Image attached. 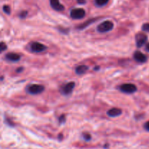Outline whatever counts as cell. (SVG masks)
<instances>
[{"label": "cell", "instance_id": "cell-6", "mask_svg": "<svg viewBox=\"0 0 149 149\" xmlns=\"http://www.w3.org/2000/svg\"><path fill=\"white\" fill-rule=\"evenodd\" d=\"M74 87H75V83L74 81H71V82L67 83L66 84L63 86V87L61 88V93L62 94L65 95H70L72 92V90H74Z\"/></svg>", "mask_w": 149, "mask_h": 149}, {"label": "cell", "instance_id": "cell-22", "mask_svg": "<svg viewBox=\"0 0 149 149\" xmlns=\"http://www.w3.org/2000/svg\"><path fill=\"white\" fill-rule=\"evenodd\" d=\"M77 2L80 4H84L86 3V0H77Z\"/></svg>", "mask_w": 149, "mask_h": 149}, {"label": "cell", "instance_id": "cell-16", "mask_svg": "<svg viewBox=\"0 0 149 149\" xmlns=\"http://www.w3.org/2000/svg\"><path fill=\"white\" fill-rule=\"evenodd\" d=\"M82 136H83V138H84L86 141H89L91 140V135H90V134L87 133V132H84V133H83Z\"/></svg>", "mask_w": 149, "mask_h": 149}, {"label": "cell", "instance_id": "cell-4", "mask_svg": "<svg viewBox=\"0 0 149 149\" xmlns=\"http://www.w3.org/2000/svg\"><path fill=\"white\" fill-rule=\"evenodd\" d=\"M138 88L136 86L133 84H124L120 86V90L122 93H128V94H132L135 93Z\"/></svg>", "mask_w": 149, "mask_h": 149}, {"label": "cell", "instance_id": "cell-7", "mask_svg": "<svg viewBox=\"0 0 149 149\" xmlns=\"http://www.w3.org/2000/svg\"><path fill=\"white\" fill-rule=\"evenodd\" d=\"M31 49L33 52H42L47 49L46 46L39 42H33L31 45Z\"/></svg>", "mask_w": 149, "mask_h": 149}, {"label": "cell", "instance_id": "cell-12", "mask_svg": "<svg viewBox=\"0 0 149 149\" xmlns=\"http://www.w3.org/2000/svg\"><path fill=\"white\" fill-rule=\"evenodd\" d=\"M88 70V66L85 65H79L76 68V73H77L78 75H81V74H84V73H86V71Z\"/></svg>", "mask_w": 149, "mask_h": 149}, {"label": "cell", "instance_id": "cell-21", "mask_svg": "<svg viewBox=\"0 0 149 149\" xmlns=\"http://www.w3.org/2000/svg\"><path fill=\"white\" fill-rule=\"evenodd\" d=\"M144 128H145L147 131H148L149 132V121L148 122H146L145 125H144Z\"/></svg>", "mask_w": 149, "mask_h": 149}, {"label": "cell", "instance_id": "cell-8", "mask_svg": "<svg viewBox=\"0 0 149 149\" xmlns=\"http://www.w3.org/2000/svg\"><path fill=\"white\" fill-rule=\"evenodd\" d=\"M133 58L137 62L141 63H143L146 62L147 61V57L143 53L140 52V51H136V52L134 53Z\"/></svg>", "mask_w": 149, "mask_h": 149}, {"label": "cell", "instance_id": "cell-10", "mask_svg": "<svg viewBox=\"0 0 149 149\" xmlns=\"http://www.w3.org/2000/svg\"><path fill=\"white\" fill-rule=\"evenodd\" d=\"M122 111L118 108H113L107 111V115L110 117H116L122 114Z\"/></svg>", "mask_w": 149, "mask_h": 149}, {"label": "cell", "instance_id": "cell-23", "mask_svg": "<svg viewBox=\"0 0 149 149\" xmlns=\"http://www.w3.org/2000/svg\"><path fill=\"white\" fill-rule=\"evenodd\" d=\"M23 68H22V67H20V68H17V69L16 70V71H17V73H19V72H21V71H23Z\"/></svg>", "mask_w": 149, "mask_h": 149}, {"label": "cell", "instance_id": "cell-18", "mask_svg": "<svg viewBox=\"0 0 149 149\" xmlns=\"http://www.w3.org/2000/svg\"><path fill=\"white\" fill-rule=\"evenodd\" d=\"M143 31L146 32H149V23H145L142 26Z\"/></svg>", "mask_w": 149, "mask_h": 149}, {"label": "cell", "instance_id": "cell-26", "mask_svg": "<svg viewBox=\"0 0 149 149\" xmlns=\"http://www.w3.org/2000/svg\"><path fill=\"white\" fill-rule=\"evenodd\" d=\"M99 68H100V67H97V66L95 67V70H98Z\"/></svg>", "mask_w": 149, "mask_h": 149}, {"label": "cell", "instance_id": "cell-20", "mask_svg": "<svg viewBox=\"0 0 149 149\" xmlns=\"http://www.w3.org/2000/svg\"><path fill=\"white\" fill-rule=\"evenodd\" d=\"M65 115H62V116H61L59 117V122L61 124L64 123V122H65Z\"/></svg>", "mask_w": 149, "mask_h": 149}, {"label": "cell", "instance_id": "cell-14", "mask_svg": "<svg viewBox=\"0 0 149 149\" xmlns=\"http://www.w3.org/2000/svg\"><path fill=\"white\" fill-rule=\"evenodd\" d=\"M95 20V19H91V20H88V21L86 22V23H84V24H82V25H80V26H79L78 29H84V28H86V26H89V25H90V23H93V22H94Z\"/></svg>", "mask_w": 149, "mask_h": 149}, {"label": "cell", "instance_id": "cell-1", "mask_svg": "<svg viewBox=\"0 0 149 149\" xmlns=\"http://www.w3.org/2000/svg\"><path fill=\"white\" fill-rule=\"evenodd\" d=\"M113 28V23L110 20H106L97 26V30L100 33H106L111 31Z\"/></svg>", "mask_w": 149, "mask_h": 149}, {"label": "cell", "instance_id": "cell-15", "mask_svg": "<svg viewBox=\"0 0 149 149\" xmlns=\"http://www.w3.org/2000/svg\"><path fill=\"white\" fill-rule=\"evenodd\" d=\"M3 11L7 15H10V13H11V9H10V7L8 5H4L3 6Z\"/></svg>", "mask_w": 149, "mask_h": 149}, {"label": "cell", "instance_id": "cell-13", "mask_svg": "<svg viewBox=\"0 0 149 149\" xmlns=\"http://www.w3.org/2000/svg\"><path fill=\"white\" fill-rule=\"evenodd\" d=\"M109 0H95V3L98 7H103L109 2Z\"/></svg>", "mask_w": 149, "mask_h": 149}, {"label": "cell", "instance_id": "cell-2", "mask_svg": "<svg viewBox=\"0 0 149 149\" xmlns=\"http://www.w3.org/2000/svg\"><path fill=\"white\" fill-rule=\"evenodd\" d=\"M27 92L31 95L40 94L45 90V87L42 84H31L27 87Z\"/></svg>", "mask_w": 149, "mask_h": 149}, {"label": "cell", "instance_id": "cell-9", "mask_svg": "<svg viewBox=\"0 0 149 149\" xmlns=\"http://www.w3.org/2000/svg\"><path fill=\"white\" fill-rule=\"evenodd\" d=\"M50 5L56 11H62L64 10L63 5L60 3L59 0H50Z\"/></svg>", "mask_w": 149, "mask_h": 149}, {"label": "cell", "instance_id": "cell-24", "mask_svg": "<svg viewBox=\"0 0 149 149\" xmlns=\"http://www.w3.org/2000/svg\"><path fill=\"white\" fill-rule=\"evenodd\" d=\"M63 138V136L62 134H60V135H58V139H59L60 141H62Z\"/></svg>", "mask_w": 149, "mask_h": 149}, {"label": "cell", "instance_id": "cell-3", "mask_svg": "<svg viewBox=\"0 0 149 149\" xmlns=\"http://www.w3.org/2000/svg\"><path fill=\"white\" fill-rule=\"evenodd\" d=\"M86 12L82 8H76L73 9L70 13V16L73 19H81L85 16Z\"/></svg>", "mask_w": 149, "mask_h": 149}, {"label": "cell", "instance_id": "cell-25", "mask_svg": "<svg viewBox=\"0 0 149 149\" xmlns=\"http://www.w3.org/2000/svg\"><path fill=\"white\" fill-rule=\"evenodd\" d=\"M146 50L149 52V43H148L146 45Z\"/></svg>", "mask_w": 149, "mask_h": 149}, {"label": "cell", "instance_id": "cell-11", "mask_svg": "<svg viewBox=\"0 0 149 149\" xmlns=\"http://www.w3.org/2000/svg\"><path fill=\"white\" fill-rule=\"evenodd\" d=\"M5 58L9 61H11V62H17V61H20V56L18 54L13 53V52H10V53H7L5 55Z\"/></svg>", "mask_w": 149, "mask_h": 149}, {"label": "cell", "instance_id": "cell-19", "mask_svg": "<svg viewBox=\"0 0 149 149\" xmlns=\"http://www.w3.org/2000/svg\"><path fill=\"white\" fill-rule=\"evenodd\" d=\"M0 47H1V48H0L1 52H3V51H4L6 49H7V45H6L4 42H1V45H0Z\"/></svg>", "mask_w": 149, "mask_h": 149}, {"label": "cell", "instance_id": "cell-5", "mask_svg": "<svg viewBox=\"0 0 149 149\" xmlns=\"http://www.w3.org/2000/svg\"><path fill=\"white\" fill-rule=\"evenodd\" d=\"M148 39V36L146 33H137L135 36V42H136V45L138 47H141L143 46L147 42Z\"/></svg>", "mask_w": 149, "mask_h": 149}, {"label": "cell", "instance_id": "cell-17", "mask_svg": "<svg viewBox=\"0 0 149 149\" xmlns=\"http://www.w3.org/2000/svg\"><path fill=\"white\" fill-rule=\"evenodd\" d=\"M28 15V12L26 11V10H23V11H22L21 13L19 14V17H20V18H25V17L27 16Z\"/></svg>", "mask_w": 149, "mask_h": 149}]
</instances>
